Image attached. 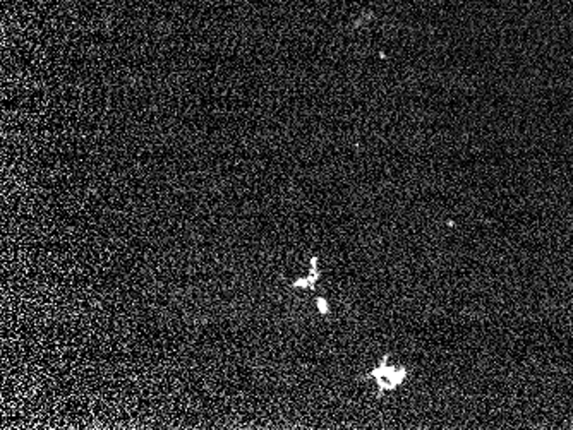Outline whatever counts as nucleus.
Returning a JSON list of instances; mask_svg holds the SVG:
<instances>
[{
  "label": "nucleus",
  "instance_id": "f03ea898",
  "mask_svg": "<svg viewBox=\"0 0 573 430\" xmlns=\"http://www.w3.org/2000/svg\"><path fill=\"white\" fill-rule=\"evenodd\" d=\"M311 269H309V275L306 276V278H297L296 281L292 283V288H299V290H314V287H316L318 280H320L321 273H320V259H318L316 256L311 257Z\"/></svg>",
  "mask_w": 573,
  "mask_h": 430
},
{
  "label": "nucleus",
  "instance_id": "7ed1b4c3",
  "mask_svg": "<svg viewBox=\"0 0 573 430\" xmlns=\"http://www.w3.org/2000/svg\"><path fill=\"white\" fill-rule=\"evenodd\" d=\"M316 302H318V307H320V312H321V314H325V316H326V314H328V312H330V307H328V302H326V300H325V299H321V297H320V299H318V300H316Z\"/></svg>",
  "mask_w": 573,
  "mask_h": 430
},
{
  "label": "nucleus",
  "instance_id": "f257e3e1",
  "mask_svg": "<svg viewBox=\"0 0 573 430\" xmlns=\"http://www.w3.org/2000/svg\"><path fill=\"white\" fill-rule=\"evenodd\" d=\"M388 359H390L388 355L383 357V359L379 360L378 367H374L373 371L366 376L369 377V379L376 381L378 396H383L386 395V393L398 389L403 383H405L407 376H409V371H407L405 367H402V365H390Z\"/></svg>",
  "mask_w": 573,
  "mask_h": 430
}]
</instances>
